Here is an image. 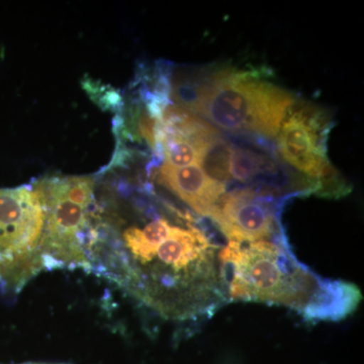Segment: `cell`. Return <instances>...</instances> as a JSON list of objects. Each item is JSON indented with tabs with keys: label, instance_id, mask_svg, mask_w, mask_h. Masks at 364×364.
Returning a JSON list of instances; mask_svg holds the SVG:
<instances>
[{
	"label": "cell",
	"instance_id": "obj_1",
	"mask_svg": "<svg viewBox=\"0 0 364 364\" xmlns=\"http://www.w3.org/2000/svg\"><path fill=\"white\" fill-rule=\"evenodd\" d=\"M224 247L207 227L177 210L172 219L154 215L126 226L95 205L87 272L166 320H196L229 301Z\"/></svg>",
	"mask_w": 364,
	"mask_h": 364
},
{
	"label": "cell",
	"instance_id": "obj_2",
	"mask_svg": "<svg viewBox=\"0 0 364 364\" xmlns=\"http://www.w3.org/2000/svg\"><path fill=\"white\" fill-rule=\"evenodd\" d=\"M222 259L229 301L284 306L313 321L340 320L360 301L353 284L322 279L299 263L287 238L226 241Z\"/></svg>",
	"mask_w": 364,
	"mask_h": 364
},
{
	"label": "cell",
	"instance_id": "obj_3",
	"mask_svg": "<svg viewBox=\"0 0 364 364\" xmlns=\"http://www.w3.org/2000/svg\"><path fill=\"white\" fill-rule=\"evenodd\" d=\"M169 95L177 107L200 114L218 128L268 138L277 135L294 104V95L284 88L230 69L178 74L169 81Z\"/></svg>",
	"mask_w": 364,
	"mask_h": 364
},
{
	"label": "cell",
	"instance_id": "obj_4",
	"mask_svg": "<svg viewBox=\"0 0 364 364\" xmlns=\"http://www.w3.org/2000/svg\"><path fill=\"white\" fill-rule=\"evenodd\" d=\"M33 186L39 193L45 210L40 243L45 270L81 268L87 272L86 244L97 203L95 179L45 177Z\"/></svg>",
	"mask_w": 364,
	"mask_h": 364
},
{
	"label": "cell",
	"instance_id": "obj_5",
	"mask_svg": "<svg viewBox=\"0 0 364 364\" xmlns=\"http://www.w3.org/2000/svg\"><path fill=\"white\" fill-rule=\"evenodd\" d=\"M44 224V205L33 184L0 188V289L4 293H20L45 270L40 251Z\"/></svg>",
	"mask_w": 364,
	"mask_h": 364
},
{
	"label": "cell",
	"instance_id": "obj_6",
	"mask_svg": "<svg viewBox=\"0 0 364 364\" xmlns=\"http://www.w3.org/2000/svg\"><path fill=\"white\" fill-rule=\"evenodd\" d=\"M329 127L324 112L313 105H301L287 112L277 133L280 157L301 176L317 181L318 191L339 174L326 154Z\"/></svg>",
	"mask_w": 364,
	"mask_h": 364
},
{
	"label": "cell",
	"instance_id": "obj_7",
	"mask_svg": "<svg viewBox=\"0 0 364 364\" xmlns=\"http://www.w3.org/2000/svg\"><path fill=\"white\" fill-rule=\"evenodd\" d=\"M279 202L251 188H236L222 196L208 219L226 241L282 240Z\"/></svg>",
	"mask_w": 364,
	"mask_h": 364
},
{
	"label": "cell",
	"instance_id": "obj_8",
	"mask_svg": "<svg viewBox=\"0 0 364 364\" xmlns=\"http://www.w3.org/2000/svg\"><path fill=\"white\" fill-rule=\"evenodd\" d=\"M156 179L193 212L205 218H208L218 200L227 193L226 186L208 178L200 164L173 167L163 163Z\"/></svg>",
	"mask_w": 364,
	"mask_h": 364
},
{
	"label": "cell",
	"instance_id": "obj_9",
	"mask_svg": "<svg viewBox=\"0 0 364 364\" xmlns=\"http://www.w3.org/2000/svg\"><path fill=\"white\" fill-rule=\"evenodd\" d=\"M21 364H66V363H26Z\"/></svg>",
	"mask_w": 364,
	"mask_h": 364
}]
</instances>
